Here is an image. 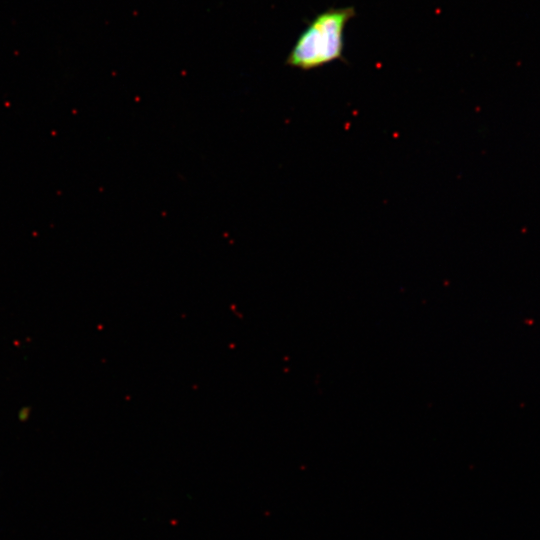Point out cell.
I'll return each instance as SVG.
<instances>
[{"label":"cell","mask_w":540,"mask_h":540,"mask_svg":"<svg viewBox=\"0 0 540 540\" xmlns=\"http://www.w3.org/2000/svg\"><path fill=\"white\" fill-rule=\"evenodd\" d=\"M354 16L353 7L330 8L318 14L299 35L287 64L312 70L342 59L345 27Z\"/></svg>","instance_id":"obj_1"}]
</instances>
